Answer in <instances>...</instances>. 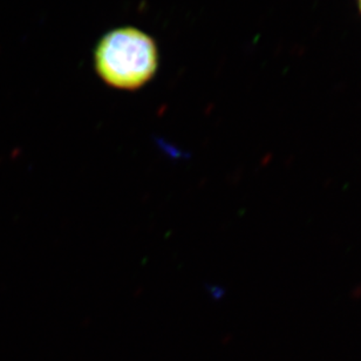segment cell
<instances>
[{
	"mask_svg": "<svg viewBox=\"0 0 361 361\" xmlns=\"http://www.w3.org/2000/svg\"><path fill=\"white\" fill-rule=\"evenodd\" d=\"M95 68L111 87L134 90L149 82L159 67V51L150 35L135 27L108 32L95 49Z\"/></svg>",
	"mask_w": 361,
	"mask_h": 361,
	"instance_id": "1",
	"label": "cell"
},
{
	"mask_svg": "<svg viewBox=\"0 0 361 361\" xmlns=\"http://www.w3.org/2000/svg\"><path fill=\"white\" fill-rule=\"evenodd\" d=\"M359 6H360V10H361V0H359Z\"/></svg>",
	"mask_w": 361,
	"mask_h": 361,
	"instance_id": "2",
	"label": "cell"
}]
</instances>
